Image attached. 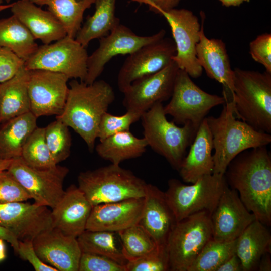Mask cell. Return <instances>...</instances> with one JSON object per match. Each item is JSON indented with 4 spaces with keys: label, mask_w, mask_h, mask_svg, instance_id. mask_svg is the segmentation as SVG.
<instances>
[{
    "label": "cell",
    "mask_w": 271,
    "mask_h": 271,
    "mask_svg": "<svg viewBox=\"0 0 271 271\" xmlns=\"http://www.w3.org/2000/svg\"><path fill=\"white\" fill-rule=\"evenodd\" d=\"M270 253H266L261 257L257 269L260 271H270L271 270V261Z\"/></svg>",
    "instance_id": "cell-48"
},
{
    "label": "cell",
    "mask_w": 271,
    "mask_h": 271,
    "mask_svg": "<svg viewBox=\"0 0 271 271\" xmlns=\"http://www.w3.org/2000/svg\"><path fill=\"white\" fill-rule=\"evenodd\" d=\"M201 28L199 41L196 47V57L207 76L223 85L232 94L234 72L232 69L226 45L220 39H209L204 32L205 15L200 12Z\"/></svg>",
    "instance_id": "cell-22"
},
{
    "label": "cell",
    "mask_w": 271,
    "mask_h": 271,
    "mask_svg": "<svg viewBox=\"0 0 271 271\" xmlns=\"http://www.w3.org/2000/svg\"><path fill=\"white\" fill-rule=\"evenodd\" d=\"M252 58L262 65L265 71L271 73V34L265 33L257 36L249 43Z\"/></svg>",
    "instance_id": "cell-42"
},
{
    "label": "cell",
    "mask_w": 271,
    "mask_h": 271,
    "mask_svg": "<svg viewBox=\"0 0 271 271\" xmlns=\"http://www.w3.org/2000/svg\"><path fill=\"white\" fill-rule=\"evenodd\" d=\"M88 54L86 47L75 38L66 35L48 44L38 46L24 62L28 70H44L84 81L87 73Z\"/></svg>",
    "instance_id": "cell-10"
},
{
    "label": "cell",
    "mask_w": 271,
    "mask_h": 271,
    "mask_svg": "<svg viewBox=\"0 0 271 271\" xmlns=\"http://www.w3.org/2000/svg\"><path fill=\"white\" fill-rule=\"evenodd\" d=\"M39 6H46L61 23L67 35L75 38L82 26L83 15L86 9L94 4L95 0H30Z\"/></svg>",
    "instance_id": "cell-32"
},
{
    "label": "cell",
    "mask_w": 271,
    "mask_h": 271,
    "mask_svg": "<svg viewBox=\"0 0 271 271\" xmlns=\"http://www.w3.org/2000/svg\"><path fill=\"white\" fill-rule=\"evenodd\" d=\"M142 114L131 110H126L120 116L105 112L99 123L97 138L101 141L115 133L129 131L130 126L141 119Z\"/></svg>",
    "instance_id": "cell-38"
},
{
    "label": "cell",
    "mask_w": 271,
    "mask_h": 271,
    "mask_svg": "<svg viewBox=\"0 0 271 271\" xmlns=\"http://www.w3.org/2000/svg\"><path fill=\"white\" fill-rule=\"evenodd\" d=\"M212 239L219 242L236 240L256 219L240 200L237 192L227 185L211 214Z\"/></svg>",
    "instance_id": "cell-17"
},
{
    "label": "cell",
    "mask_w": 271,
    "mask_h": 271,
    "mask_svg": "<svg viewBox=\"0 0 271 271\" xmlns=\"http://www.w3.org/2000/svg\"><path fill=\"white\" fill-rule=\"evenodd\" d=\"M117 233L122 253L127 262L144 256L158 248L152 237L139 224Z\"/></svg>",
    "instance_id": "cell-35"
},
{
    "label": "cell",
    "mask_w": 271,
    "mask_h": 271,
    "mask_svg": "<svg viewBox=\"0 0 271 271\" xmlns=\"http://www.w3.org/2000/svg\"><path fill=\"white\" fill-rule=\"evenodd\" d=\"M227 185L224 175L221 174L203 176L190 185L171 179L165 194L178 222L202 211L211 214Z\"/></svg>",
    "instance_id": "cell-7"
},
{
    "label": "cell",
    "mask_w": 271,
    "mask_h": 271,
    "mask_svg": "<svg viewBox=\"0 0 271 271\" xmlns=\"http://www.w3.org/2000/svg\"><path fill=\"white\" fill-rule=\"evenodd\" d=\"M12 161L13 160H4L0 159V171L7 170L10 164H11Z\"/></svg>",
    "instance_id": "cell-51"
},
{
    "label": "cell",
    "mask_w": 271,
    "mask_h": 271,
    "mask_svg": "<svg viewBox=\"0 0 271 271\" xmlns=\"http://www.w3.org/2000/svg\"><path fill=\"white\" fill-rule=\"evenodd\" d=\"M231 95L223 89L225 101L219 116L206 117L214 150L213 174L224 175L229 164L239 154L271 143L270 134L257 131L236 118Z\"/></svg>",
    "instance_id": "cell-3"
},
{
    "label": "cell",
    "mask_w": 271,
    "mask_h": 271,
    "mask_svg": "<svg viewBox=\"0 0 271 271\" xmlns=\"http://www.w3.org/2000/svg\"><path fill=\"white\" fill-rule=\"evenodd\" d=\"M213 149L212 136L205 118L199 125L189 151L178 171L184 182L193 183L203 176L213 174Z\"/></svg>",
    "instance_id": "cell-25"
},
{
    "label": "cell",
    "mask_w": 271,
    "mask_h": 271,
    "mask_svg": "<svg viewBox=\"0 0 271 271\" xmlns=\"http://www.w3.org/2000/svg\"><path fill=\"white\" fill-rule=\"evenodd\" d=\"M5 2H6L7 3H9L10 2H11V0H4Z\"/></svg>",
    "instance_id": "cell-53"
},
{
    "label": "cell",
    "mask_w": 271,
    "mask_h": 271,
    "mask_svg": "<svg viewBox=\"0 0 271 271\" xmlns=\"http://www.w3.org/2000/svg\"><path fill=\"white\" fill-rule=\"evenodd\" d=\"M45 139L48 149L57 164L69 157L72 140L69 127L64 123L57 119L50 123L45 127Z\"/></svg>",
    "instance_id": "cell-37"
},
{
    "label": "cell",
    "mask_w": 271,
    "mask_h": 271,
    "mask_svg": "<svg viewBox=\"0 0 271 271\" xmlns=\"http://www.w3.org/2000/svg\"><path fill=\"white\" fill-rule=\"evenodd\" d=\"M163 107L162 103H158L142 114L143 138L148 146L178 171L198 128L191 123L179 127L169 121Z\"/></svg>",
    "instance_id": "cell-6"
},
{
    "label": "cell",
    "mask_w": 271,
    "mask_h": 271,
    "mask_svg": "<svg viewBox=\"0 0 271 271\" xmlns=\"http://www.w3.org/2000/svg\"><path fill=\"white\" fill-rule=\"evenodd\" d=\"M21 158L30 166L36 168H48L57 164L53 158L45 139V127L38 126L25 142Z\"/></svg>",
    "instance_id": "cell-36"
},
{
    "label": "cell",
    "mask_w": 271,
    "mask_h": 271,
    "mask_svg": "<svg viewBox=\"0 0 271 271\" xmlns=\"http://www.w3.org/2000/svg\"><path fill=\"white\" fill-rule=\"evenodd\" d=\"M165 192L147 184L141 218L138 224L152 237L159 249H166L169 236L176 223Z\"/></svg>",
    "instance_id": "cell-20"
},
{
    "label": "cell",
    "mask_w": 271,
    "mask_h": 271,
    "mask_svg": "<svg viewBox=\"0 0 271 271\" xmlns=\"http://www.w3.org/2000/svg\"><path fill=\"white\" fill-rule=\"evenodd\" d=\"M116 232L85 230L77 237L82 252H89L108 257L125 266L127 262L121 247L118 245Z\"/></svg>",
    "instance_id": "cell-33"
},
{
    "label": "cell",
    "mask_w": 271,
    "mask_h": 271,
    "mask_svg": "<svg viewBox=\"0 0 271 271\" xmlns=\"http://www.w3.org/2000/svg\"><path fill=\"white\" fill-rule=\"evenodd\" d=\"M225 101L223 96L201 89L186 72L179 69L170 100L163 108L166 115L172 116L175 123H191L198 128L210 110Z\"/></svg>",
    "instance_id": "cell-9"
},
{
    "label": "cell",
    "mask_w": 271,
    "mask_h": 271,
    "mask_svg": "<svg viewBox=\"0 0 271 271\" xmlns=\"http://www.w3.org/2000/svg\"><path fill=\"white\" fill-rule=\"evenodd\" d=\"M37 118L28 112L0 124V159L21 157L23 146L37 127Z\"/></svg>",
    "instance_id": "cell-28"
},
{
    "label": "cell",
    "mask_w": 271,
    "mask_h": 271,
    "mask_svg": "<svg viewBox=\"0 0 271 271\" xmlns=\"http://www.w3.org/2000/svg\"><path fill=\"white\" fill-rule=\"evenodd\" d=\"M226 182L247 209L267 226L271 224V156L266 146L246 150L229 164Z\"/></svg>",
    "instance_id": "cell-1"
},
{
    "label": "cell",
    "mask_w": 271,
    "mask_h": 271,
    "mask_svg": "<svg viewBox=\"0 0 271 271\" xmlns=\"http://www.w3.org/2000/svg\"><path fill=\"white\" fill-rule=\"evenodd\" d=\"M168 23L176 46L172 58L179 69L184 70L192 78L201 76L203 69L196 57V47L199 41L201 28L198 18L187 9L174 8L162 12Z\"/></svg>",
    "instance_id": "cell-12"
},
{
    "label": "cell",
    "mask_w": 271,
    "mask_h": 271,
    "mask_svg": "<svg viewBox=\"0 0 271 271\" xmlns=\"http://www.w3.org/2000/svg\"><path fill=\"white\" fill-rule=\"evenodd\" d=\"M231 95L234 114L257 131L271 133V73L236 68Z\"/></svg>",
    "instance_id": "cell-4"
},
{
    "label": "cell",
    "mask_w": 271,
    "mask_h": 271,
    "mask_svg": "<svg viewBox=\"0 0 271 271\" xmlns=\"http://www.w3.org/2000/svg\"><path fill=\"white\" fill-rule=\"evenodd\" d=\"M271 252V234L265 225L256 219L237 239L236 254L242 271L256 270L261 257Z\"/></svg>",
    "instance_id": "cell-26"
},
{
    "label": "cell",
    "mask_w": 271,
    "mask_h": 271,
    "mask_svg": "<svg viewBox=\"0 0 271 271\" xmlns=\"http://www.w3.org/2000/svg\"><path fill=\"white\" fill-rule=\"evenodd\" d=\"M0 226L19 241L33 239L52 227L51 210L47 206L24 201L0 204Z\"/></svg>",
    "instance_id": "cell-18"
},
{
    "label": "cell",
    "mask_w": 271,
    "mask_h": 271,
    "mask_svg": "<svg viewBox=\"0 0 271 271\" xmlns=\"http://www.w3.org/2000/svg\"><path fill=\"white\" fill-rule=\"evenodd\" d=\"M92 207L78 186L71 185L51 210L52 227L77 237L86 230Z\"/></svg>",
    "instance_id": "cell-23"
},
{
    "label": "cell",
    "mask_w": 271,
    "mask_h": 271,
    "mask_svg": "<svg viewBox=\"0 0 271 271\" xmlns=\"http://www.w3.org/2000/svg\"><path fill=\"white\" fill-rule=\"evenodd\" d=\"M0 238L10 244L16 253L19 246V240L10 231L0 226Z\"/></svg>",
    "instance_id": "cell-47"
},
{
    "label": "cell",
    "mask_w": 271,
    "mask_h": 271,
    "mask_svg": "<svg viewBox=\"0 0 271 271\" xmlns=\"http://www.w3.org/2000/svg\"><path fill=\"white\" fill-rule=\"evenodd\" d=\"M115 99L112 86L104 80L88 84L73 79L62 113L56 117L72 128L93 151L103 115Z\"/></svg>",
    "instance_id": "cell-2"
},
{
    "label": "cell",
    "mask_w": 271,
    "mask_h": 271,
    "mask_svg": "<svg viewBox=\"0 0 271 271\" xmlns=\"http://www.w3.org/2000/svg\"><path fill=\"white\" fill-rule=\"evenodd\" d=\"M165 30L162 29L152 35L139 36L120 24L109 34L99 39L98 48L89 55L87 73L84 82L90 84L95 81L106 64L114 57L129 55L146 44L165 37Z\"/></svg>",
    "instance_id": "cell-13"
},
{
    "label": "cell",
    "mask_w": 271,
    "mask_h": 271,
    "mask_svg": "<svg viewBox=\"0 0 271 271\" xmlns=\"http://www.w3.org/2000/svg\"><path fill=\"white\" fill-rule=\"evenodd\" d=\"M30 199L29 194L7 170L0 171V204Z\"/></svg>",
    "instance_id": "cell-40"
},
{
    "label": "cell",
    "mask_w": 271,
    "mask_h": 271,
    "mask_svg": "<svg viewBox=\"0 0 271 271\" xmlns=\"http://www.w3.org/2000/svg\"><path fill=\"white\" fill-rule=\"evenodd\" d=\"M223 6L229 7L239 6L244 2H249L251 0H219Z\"/></svg>",
    "instance_id": "cell-49"
},
{
    "label": "cell",
    "mask_w": 271,
    "mask_h": 271,
    "mask_svg": "<svg viewBox=\"0 0 271 271\" xmlns=\"http://www.w3.org/2000/svg\"><path fill=\"white\" fill-rule=\"evenodd\" d=\"M144 197L103 203L92 207L86 230L118 232L138 224Z\"/></svg>",
    "instance_id": "cell-21"
},
{
    "label": "cell",
    "mask_w": 271,
    "mask_h": 271,
    "mask_svg": "<svg viewBox=\"0 0 271 271\" xmlns=\"http://www.w3.org/2000/svg\"><path fill=\"white\" fill-rule=\"evenodd\" d=\"M29 71L28 91L30 112L37 118L60 115L66 102L69 79L63 74L47 70Z\"/></svg>",
    "instance_id": "cell-15"
},
{
    "label": "cell",
    "mask_w": 271,
    "mask_h": 271,
    "mask_svg": "<svg viewBox=\"0 0 271 271\" xmlns=\"http://www.w3.org/2000/svg\"><path fill=\"white\" fill-rule=\"evenodd\" d=\"M125 271H167L169 270L166 249L157 248L151 252L128 261Z\"/></svg>",
    "instance_id": "cell-39"
},
{
    "label": "cell",
    "mask_w": 271,
    "mask_h": 271,
    "mask_svg": "<svg viewBox=\"0 0 271 271\" xmlns=\"http://www.w3.org/2000/svg\"><path fill=\"white\" fill-rule=\"evenodd\" d=\"M116 0H95V12L89 16L77 33L75 39L84 47L91 41L110 33L120 23L115 15Z\"/></svg>",
    "instance_id": "cell-29"
},
{
    "label": "cell",
    "mask_w": 271,
    "mask_h": 271,
    "mask_svg": "<svg viewBox=\"0 0 271 271\" xmlns=\"http://www.w3.org/2000/svg\"><path fill=\"white\" fill-rule=\"evenodd\" d=\"M182 0H131L132 2L145 4L149 10L157 14L176 8Z\"/></svg>",
    "instance_id": "cell-45"
},
{
    "label": "cell",
    "mask_w": 271,
    "mask_h": 271,
    "mask_svg": "<svg viewBox=\"0 0 271 271\" xmlns=\"http://www.w3.org/2000/svg\"><path fill=\"white\" fill-rule=\"evenodd\" d=\"M24 260L28 261L36 271H57L54 267L44 263L36 252L33 241H19L17 253Z\"/></svg>",
    "instance_id": "cell-44"
},
{
    "label": "cell",
    "mask_w": 271,
    "mask_h": 271,
    "mask_svg": "<svg viewBox=\"0 0 271 271\" xmlns=\"http://www.w3.org/2000/svg\"><path fill=\"white\" fill-rule=\"evenodd\" d=\"M78 271H125V267L106 256L82 252Z\"/></svg>",
    "instance_id": "cell-41"
},
{
    "label": "cell",
    "mask_w": 271,
    "mask_h": 271,
    "mask_svg": "<svg viewBox=\"0 0 271 271\" xmlns=\"http://www.w3.org/2000/svg\"><path fill=\"white\" fill-rule=\"evenodd\" d=\"M4 241L0 238V262L4 260L6 257V249Z\"/></svg>",
    "instance_id": "cell-50"
},
{
    "label": "cell",
    "mask_w": 271,
    "mask_h": 271,
    "mask_svg": "<svg viewBox=\"0 0 271 271\" xmlns=\"http://www.w3.org/2000/svg\"><path fill=\"white\" fill-rule=\"evenodd\" d=\"M147 146L144 138H137L129 130L100 141L95 149L101 158L119 165L125 160L141 157L146 152Z\"/></svg>",
    "instance_id": "cell-30"
},
{
    "label": "cell",
    "mask_w": 271,
    "mask_h": 271,
    "mask_svg": "<svg viewBox=\"0 0 271 271\" xmlns=\"http://www.w3.org/2000/svg\"><path fill=\"white\" fill-rule=\"evenodd\" d=\"M24 61L9 49L0 47V83L13 77Z\"/></svg>",
    "instance_id": "cell-43"
},
{
    "label": "cell",
    "mask_w": 271,
    "mask_h": 271,
    "mask_svg": "<svg viewBox=\"0 0 271 271\" xmlns=\"http://www.w3.org/2000/svg\"><path fill=\"white\" fill-rule=\"evenodd\" d=\"M10 8L12 15L28 29L35 39L44 44L57 41L67 35L59 20L49 11L42 9L30 0H18L0 10Z\"/></svg>",
    "instance_id": "cell-24"
},
{
    "label": "cell",
    "mask_w": 271,
    "mask_h": 271,
    "mask_svg": "<svg viewBox=\"0 0 271 271\" xmlns=\"http://www.w3.org/2000/svg\"><path fill=\"white\" fill-rule=\"evenodd\" d=\"M33 244L42 261L57 271H78L82 251L77 237L52 227L38 235Z\"/></svg>",
    "instance_id": "cell-19"
},
{
    "label": "cell",
    "mask_w": 271,
    "mask_h": 271,
    "mask_svg": "<svg viewBox=\"0 0 271 271\" xmlns=\"http://www.w3.org/2000/svg\"><path fill=\"white\" fill-rule=\"evenodd\" d=\"M216 271H242L241 261L235 253L224 262Z\"/></svg>",
    "instance_id": "cell-46"
},
{
    "label": "cell",
    "mask_w": 271,
    "mask_h": 271,
    "mask_svg": "<svg viewBox=\"0 0 271 271\" xmlns=\"http://www.w3.org/2000/svg\"><path fill=\"white\" fill-rule=\"evenodd\" d=\"M237 239L227 242L211 239L202 249L188 271H216L224 262L236 253Z\"/></svg>",
    "instance_id": "cell-34"
},
{
    "label": "cell",
    "mask_w": 271,
    "mask_h": 271,
    "mask_svg": "<svg viewBox=\"0 0 271 271\" xmlns=\"http://www.w3.org/2000/svg\"><path fill=\"white\" fill-rule=\"evenodd\" d=\"M211 214L190 215L175 224L167 240L169 270L188 271L205 245L212 239Z\"/></svg>",
    "instance_id": "cell-8"
},
{
    "label": "cell",
    "mask_w": 271,
    "mask_h": 271,
    "mask_svg": "<svg viewBox=\"0 0 271 271\" xmlns=\"http://www.w3.org/2000/svg\"><path fill=\"white\" fill-rule=\"evenodd\" d=\"M178 69L172 60L160 71L132 82L122 92L126 110L143 114L155 104L170 99Z\"/></svg>",
    "instance_id": "cell-16"
},
{
    "label": "cell",
    "mask_w": 271,
    "mask_h": 271,
    "mask_svg": "<svg viewBox=\"0 0 271 271\" xmlns=\"http://www.w3.org/2000/svg\"><path fill=\"white\" fill-rule=\"evenodd\" d=\"M7 171L39 205L52 209L65 193L63 183L69 172L66 167L57 164L51 168H36L19 157L13 160Z\"/></svg>",
    "instance_id": "cell-11"
},
{
    "label": "cell",
    "mask_w": 271,
    "mask_h": 271,
    "mask_svg": "<svg viewBox=\"0 0 271 271\" xmlns=\"http://www.w3.org/2000/svg\"><path fill=\"white\" fill-rule=\"evenodd\" d=\"M4 0H0V6H1V4L3 3V1Z\"/></svg>",
    "instance_id": "cell-52"
},
{
    "label": "cell",
    "mask_w": 271,
    "mask_h": 271,
    "mask_svg": "<svg viewBox=\"0 0 271 271\" xmlns=\"http://www.w3.org/2000/svg\"><path fill=\"white\" fill-rule=\"evenodd\" d=\"M176 51L174 41L165 37L129 54L118 74L119 90L123 92L134 81L166 67L172 61Z\"/></svg>",
    "instance_id": "cell-14"
},
{
    "label": "cell",
    "mask_w": 271,
    "mask_h": 271,
    "mask_svg": "<svg viewBox=\"0 0 271 271\" xmlns=\"http://www.w3.org/2000/svg\"><path fill=\"white\" fill-rule=\"evenodd\" d=\"M29 76V71L24 65L13 77L0 83V124L30 111Z\"/></svg>",
    "instance_id": "cell-27"
},
{
    "label": "cell",
    "mask_w": 271,
    "mask_h": 271,
    "mask_svg": "<svg viewBox=\"0 0 271 271\" xmlns=\"http://www.w3.org/2000/svg\"><path fill=\"white\" fill-rule=\"evenodd\" d=\"M78 187L92 206L143 198L147 183L129 170L111 164L80 173Z\"/></svg>",
    "instance_id": "cell-5"
},
{
    "label": "cell",
    "mask_w": 271,
    "mask_h": 271,
    "mask_svg": "<svg viewBox=\"0 0 271 271\" xmlns=\"http://www.w3.org/2000/svg\"><path fill=\"white\" fill-rule=\"evenodd\" d=\"M0 47L9 49L25 62L38 45L28 29L12 15L0 19Z\"/></svg>",
    "instance_id": "cell-31"
}]
</instances>
